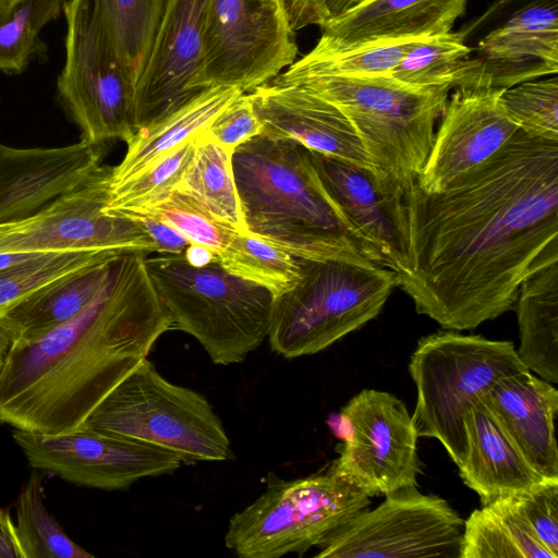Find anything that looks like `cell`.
<instances>
[{"label":"cell","mask_w":558,"mask_h":558,"mask_svg":"<svg viewBox=\"0 0 558 558\" xmlns=\"http://www.w3.org/2000/svg\"><path fill=\"white\" fill-rule=\"evenodd\" d=\"M232 169L248 235L301 258L366 256L304 146L259 134L234 148Z\"/></svg>","instance_id":"obj_3"},{"label":"cell","mask_w":558,"mask_h":558,"mask_svg":"<svg viewBox=\"0 0 558 558\" xmlns=\"http://www.w3.org/2000/svg\"><path fill=\"white\" fill-rule=\"evenodd\" d=\"M118 251L43 253L0 272V315L46 284L90 264L113 258Z\"/></svg>","instance_id":"obj_36"},{"label":"cell","mask_w":558,"mask_h":558,"mask_svg":"<svg viewBox=\"0 0 558 558\" xmlns=\"http://www.w3.org/2000/svg\"><path fill=\"white\" fill-rule=\"evenodd\" d=\"M62 12L64 64L57 81L58 98L81 130V140L101 147L129 142L133 126L134 86L109 36L99 0H65Z\"/></svg>","instance_id":"obj_10"},{"label":"cell","mask_w":558,"mask_h":558,"mask_svg":"<svg viewBox=\"0 0 558 558\" xmlns=\"http://www.w3.org/2000/svg\"><path fill=\"white\" fill-rule=\"evenodd\" d=\"M207 3L208 0H167L148 60L134 85L135 132L203 90Z\"/></svg>","instance_id":"obj_17"},{"label":"cell","mask_w":558,"mask_h":558,"mask_svg":"<svg viewBox=\"0 0 558 558\" xmlns=\"http://www.w3.org/2000/svg\"><path fill=\"white\" fill-rule=\"evenodd\" d=\"M194 151L175 190L192 197L217 223L247 234L232 169L233 150L208 129L194 137Z\"/></svg>","instance_id":"obj_28"},{"label":"cell","mask_w":558,"mask_h":558,"mask_svg":"<svg viewBox=\"0 0 558 558\" xmlns=\"http://www.w3.org/2000/svg\"><path fill=\"white\" fill-rule=\"evenodd\" d=\"M520 345L517 353L529 371L558 383V260L531 276L517 295Z\"/></svg>","instance_id":"obj_26"},{"label":"cell","mask_w":558,"mask_h":558,"mask_svg":"<svg viewBox=\"0 0 558 558\" xmlns=\"http://www.w3.org/2000/svg\"><path fill=\"white\" fill-rule=\"evenodd\" d=\"M242 92L235 87L203 89L165 118L135 132L122 161L111 168L109 189L143 173L180 144L207 130Z\"/></svg>","instance_id":"obj_25"},{"label":"cell","mask_w":558,"mask_h":558,"mask_svg":"<svg viewBox=\"0 0 558 558\" xmlns=\"http://www.w3.org/2000/svg\"><path fill=\"white\" fill-rule=\"evenodd\" d=\"M471 52L460 31L428 37L415 45L388 74L414 87H456L462 61Z\"/></svg>","instance_id":"obj_35"},{"label":"cell","mask_w":558,"mask_h":558,"mask_svg":"<svg viewBox=\"0 0 558 558\" xmlns=\"http://www.w3.org/2000/svg\"><path fill=\"white\" fill-rule=\"evenodd\" d=\"M117 256L74 270L11 307L4 315L20 328L17 340L37 339L75 317L99 292Z\"/></svg>","instance_id":"obj_27"},{"label":"cell","mask_w":558,"mask_h":558,"mask_svg":"<svg viewBox=\"0 0 558 558\" xmlns=\"http://www.w3.org/2000/svg\"><path fill=\"white\" fill-rule=\"evenodd\" d=\"M425 38L372 43L337 47L317 41L301 59L295 60L283 77L295 76H368L388 75L402 58Z\"/></svg>","instance_id":"obj_30"},{"label":"cell","mask_w":558,"mask_h":558,"mask_svg":"<svg viewBox=\"0 0 558 558\" xmlns=\"http://www.w3.org/2000/svg\"><path fill=\"white\" fill-rule=\"evenodd\" d=\"M504 88L458 87L448 98L433 146L416 179L425 192H441L481 166L520 130L507 116Z\"/></svg>","instance_id":"obj_18"},{"label":"cell","mask_w":558,"mask_h":558,"mask_svg":"<svg viewBox=\"0 0 558 558\" xmlns=\"http://www.w3.org/2000/svg\"><path fill=\"white\" fill-rule=\"evenodd\" d=\"M189 140L137 177L109 189L107 211L135 209L157 202L175 190L194 151Z\"/></svg>","instance_id":"obj_39"},{"label":"cell","mask_w":558,"mask_h":558,"mask_svg":"<svg viewBox=\"0 0 558 558\" xmlns=\"http://www.w3.org/2000/svg\"><path fill=\"white\" fill-rule=\"evenodd\" d=\"M315 171L363 253L393 269L400 256V239L389 206L368 169L311 151Z\"/></svg>","instance_id":"obj_23"},{"label":"cell","mask_w":558,"mask_h":558,"mask_svg":"<svg viewBox=\"0 0 558 558\" xmlns=\"http://www.w3.org/2000/svg\"><path fill=\"white\" fill-rule=\"evenodd\" d=\"M314 0H284L288 13L291 20V24L294 31L298 29V25Z\"/></svg>","instance_id":"obj_46"},{"label":"cell","mask_w":558,"mask_h":558,"mask_svg":"<svg viewBox=\"0 0 558 558\" xmlns=\"http://www.w3.org/2000/svg\"><path fill=\"white\" fill-rule=\"evenodd\" d=\"M277 78L310 89L345 116L360 137L389 209L416 182L451 89L414 87L389 75Z\"/></svg>","instance_id":"obj_4"},{"label":"cell","mask_w":558,"mask_h":558,"mask_svg":"<svg viewBox=\"0 0 558 558\" xmlns=\"http://www.w3.org/2000/svg\"><path fill=\"white\" fill-rule=\"evenodd\" d=\"M12 435L32 468L105 490L126 489L183 463L166 449L85 426L61 435L14 428Z\"/></svg>","instance_id":"obj_16"},{"label":"cell","mask_w":558,"mask_h":558,"mask_svg":"<svg viewBox=\"0 0 558 558\" xmlns=\"http://www.w3.org/2000/svg\"><path fill=\"white\" fill-rule=\"evenodd\" d=\"M459 558H556L529 531L505 498L464 520Z\"/></svg>","instance_id":"obj_29"},{"label":"cell","mask_w":558,"mask_h":558,"mask_svg":"<svg viewBox=\"0 0 558 558\" xmlns=\"http://www.w3.org/2000/svg\"><path fill=\"white\" fill-rule=\"evenodd\" d=\"M82 426L166 449L185 464L234 459L230 439L207 398L167 380L147 357Z\"/></svg>","instance_id":"obj_7"},{"label":"cell","mask_w":558,"mask_h":558,"mask_svg":"<svg viewBox=\"0 0 558 558\" xmlns=\"http://www.w3.org/2000/svg\"><path fill=\"white\" fill-rule=\"evenodd\" d=\"M0 558H24L10 514L0 509Z\"/></svg>","instance_id":"obj_43"},{"label":"cell","mask_w":558,"mask_h":558,"mask_svg":"<svg viewBox=\"0 0 558 558\" xmlns=\"http://www.w3.org/2000/svg\"><path fill=\"white\" fill-rule=\"evenodd\" d=\"M101 147L82 140L53 148L0 143V225L27 218L102 172Z\"/></svg>","instance_id":"obj_20"},{"label":"cell","mask_w":558,"mask_h":558,"mask_svg":"<svg viewBox=\"0 0 558 558\" xmlns=\"http://www.w3.org/2000/svg\"><path fill=\"white\" fill-rule=\"evenodd\" d=\"M468 2L368 0L325 21L319 40L347 47L446 34L464 14Z\"/></svg>","instance_id":"obj_22"},{"label":"cell","mask_w":558,"mask_h":558,"mask_svg":"<svg viewBox=\"0 0 558 558\" xmlns=\"http://www.w3.org/2000/svg\"><path fill=\"white\" fill-rule=\"evenodd\" d=\"M480 399L527 462L543 477L558 480L557 388L525 369L498 378Z\"/></svg>","instance_id":"obj_21"},{"label":"cell","mask_w":558,"mask_h":558,"mask_svg":"<svg viewBox=\"0 0 558 558\" xmlns=\"http://www.w3.org/2000/svg\"><path fill=\"white\" fill-rule=\"evenodd\" d=\"M16 501V534L24 558H94L74 543L45 506L39 470L34 469Z\"/></svg>","instance_id":"obj_32"},{"label":"cell","mask_w":558,"mask_h":558,"mask_svg":"<svg viewBox=\"0 0 558 558\" xmlns=\"http://www.w3.org/2000/svg\"><path fill=\"white\" fill-rule=\"evenodd\" d=\"M300 277L275 296L268 339L287 359L327 349L375 318L395 287V272L366 256L296 257Z\"/></svg>","instance_id":"obj_6"},{"label":"cell","mask_w":558,"mask_h":558,"mask_svg":"<svg viewBox=\"0 0 558 558\" xmlns=\"http://www.w3.org/2000/svg\"><path fill=\"white\" fill-rule=\"evenodd\" d=\"M116 215L138 222L154 241L156 252L159 254L179 255L190 245V242L181 233L160 220L134 213Z\"/></svg>","instance_id":"obj_42"},{"label":"cell","mask_w":558,"mask_h":558,"mask_svg":"<svg viewBox=\"0 0 558 558\" xmlns=\"http://www.w3.org/2000/svg\"><path fill=\"white\" fill-rule=\"evenodd\" d=\"M284 0H208L201 86L248 93L296 60Z\"/></svg>","instance_id":"obj_11"},{"label":"cell","mask_w":558,"mask_h":558,"mask_svg":"<svg viewBox=\"0 0 558 558\" xmlns=\"http://www.w3.org/2000/svg\"><path fill=\"white\" fill-rule=\"evenodd\" d=\"M463 424L465 454L459 474L482 506L548 480L527 462L480 398L465 412Z\"/></svg>","instance_id":"obj_24"},{"label":"cell","mask_w":558,"mask_h":558,"mask_svg":"<svg viewBox=\"0 0 558 558\" xmlns=\"http://www.w3.org/2000/svg\"><path fill=\"white\" fill-rule=\"evenodd\" d=\"M13 0H0V15L7 11Z\"/></svg>","instance_id":"obj_47"},{"label":"cell","mask_w":558,"mask_h":558,"mask_svg":"<svg viewBox=\"0 0 558 558\" xmlns=\"http://www.w3.org/2000/svg\"><path fill=\"white\" fill-rule=\"evenodd\" d=\"M111 168L34 215L0 225V253L66 251L156 252L138 222L108 213Z\"/></svg>","instance_id":"obj_15"},{"label":"cell","mask_w":558,"mask_h":558,"mask_svg":"<svg viewBox=\"0 0 558 558\" xmlns=\"http://www.w3.org/2000/svg\"><path fill=\"white\" fill-rule=\"evenodd\" d=\"M147 255L120 253L75 317L37 339L15 341L0 369V422L45 435L74 432L147 357L171 329Z\"/></svg>","instance_id":"obj_2"},{"label":"cell","mask_w":558,"mask_h":558,"mask_svg":"<svg viewBox=\"0 0 558 558\" xmlns=\"http://www.w3.org/2000/svg\"><path fill=\"white\" fill-rule=\"evenodd\" d=\"M500 104L512 122L527 135L558 141L557 75L504 88Z\"/></svg>","instance_id":"obj_38"},{"label":"cell","mask_w":558,"mask_h":558,"mask_svg":"<svg viewBox=\"0 0 558 558\" xmlns=\"http://www.w3.org/2000/svg\"><path fill=\"white\" fill-rule=\"evenodd\" d=\"M343 442L329 472L368 497L416 486L417 432L403 401L363 389L341 409Z\"/></svg>","instance_id":"obj_13"},{"label":"cell","mask_w":558,"mask_h":558,"mask_svg":"<svg viewBox=\"0 0 558 558\" xmlns=\"http://www.w3.org/2000/svg\"><path fill=\"white\" fill-rule=\"evenodd\" d=\"M369 497L331 475H267L266 490L229 521L225 544L242 558L302 556L368 509Z\"/></svg>","instance_id":"obj_9"},{"label":"cell","mask_w":558,"mask_h":558,"mask_svg":"<svg viewBox=\"0 0 558 558\" xmlns=\"http://www.w3.org/2000/svg\"><path fill=\"white\" fill-rule=\"evenodd\" d=\"M20 335L16 324L7 315H0V369Z\"/></svg>","instance_id":"obj_44"},{"label":"cell","mask_w":558,"mask_h":558,"mask_svg":"<svg viewBox=\"0 0 558 558\" xmlns=\"http://www.w3.org/2000/svg\"><path fill=\"white\" fill-rule=\"evenodd\" d=\"M397 287L447 330L511 310L522 282L558 260V141L519 130L441 192L413 183L391 205Z\"/></svg>","instance_id":"obj_1"},{"label":"cell","mask_w":558,"mask_h":558,"mask_svg":"<svg viewBox=\"0 0 558 558\" xmlns=\"http://www.w3.org/2000/svg\"><path fill=\"white\" fill-rule=\"evenodd\" d=\"M167 0H99L102 19L130 82L148 60Z\"/></svg>","instance_id":"obj_31"},{"label":"cell","mask_w":558,"mask_h":558,"mask_svg":"<svg viewBox=\"0 0 558 558\" xmlns=\"http://www.w3.org/2000/svg\"><path fill=\"white\" fill-rule=\"evenodd\" d=\"M108 213H134L155 218L177 230L190 244L202 245L217 256L236 233L217 223L192 197L178 190L140 208Z\"/></svg>","instance_id":"obj_37"},{"label":"cell","mask_w":558,"mask_h":558,"mask_svg":"<svg viewBox=\"0 0 558 558\" xmlns=\"http://www.w3.org/2000/svg\"><path fill=\"white\" fill-rule=\"evenodd\" d=\"M525 369L510 341L453 330L421 338L409 363L418 437L437 439L459 465L465 454V412L498 378Z\"/></svg>","instance_id":"obj_8"},{"label":"cell","mask_w":558,"mask_h":558,"mask_svg":"<svg viewBox=\"0 0 558 558\" xmlns=\"http://www.w3.org/2000/svg\"><path fill=\"white\" fill-rule=\"evenodd\" d=\"M504 498L531 534L558 558V480H545Z\"/></svg>","instance_id":"obj_40"},{"label":"cell","mask_w":558,"mask_h":558,"mask_svg":"<svg viewBox=\"0 0 558 558\" xmlns=\"http://www.w3.org/2000/svg\"><path fill=\"white\" fill-rule=\"evenodd\" d=\"M466 44L458 87L509 88L557 75L558 0H496L460 29Z\"/></svg>","instance_id":"obj_12"},{"label":"cell","mask_w":558,"mask_h":558,"mask_svg":"<svg viewBox=\"0 0 558 558\" xmlns=\"http://www.w3.org/2000/svg\"><path fill=\"white\" fill-rule=\"evenodd\" d=\"M329 536L317 558H459L464 519L442 498L408 486L385 495Z\"/></svg>","instance_id":"obj_14"},{"label":"cell","mask_w":558,"mask_h":558,"mask_svg":"<svg viewBox=\"0 0 558 558\" xmlns=\"http://www.w3.org/2000/svg\"><path fill=\"white\" fill-rule=\"evenodd\" d=\"M183 256L193 266H204L218 262V256L215 253L197 244H190L183 252Z\"/></svg>","instance_id":"obj_45"},{"label":"cell","mask_w":558,"mask_h":558,"mask_svg":"<svg viewBox=\"0 0 558 558\" xmlns=\"http://www.w3.org/2000/svg\"><path fill=\"white\" fill-rule=\"evenodd\" d=\"M208 131L218 143L232 150L262 134V125L248 93H242L233 99L211 122Z\"/></svg>","instance_id":"obj_41"},{"label":"cell","mask_w":558,"mask_h":558,"mask_svg":"<svg viewBox=\"0 0 558 558\" xmlns=\"http://www.w3.org/2000/svg\"><path fill=\"white\" fill-rule=\"evenodd\" d=\"M262 134L293 141L311 151L371 171L357 133L331 102L310 89L277 77L248 92Z\"/></svg>","instance_id":"obj_19"},{"label":"cell","mask_w":558,"mask_h":558,"mask_svg":"<svg viewBox=\"0 0 558 558\" xmlns=\"http://www.w3.org/2000/svg\"><path fill=\"white\" fill-rule=\"evenodd\" d=\"M62 0H13L0 15V71L21 73L44 51L41 29L62 12Z\"/></svg>","instance_id":"obj_34"},{"label":"cell","mask_w":558,"mask_h":558,"mask_svg":"<svg viewBox=\"0 0 558 558\" xmlns=\"http://www.w3.org/2000/svg\"><path fill=\"white\" fill-rule=\"evenodd\" d=\"M147 256L146 268L171 329L194 337L215 364L240 363L266 339L275 299L268 289L217 262L193 266L183 253Z\"/></svg>","instance_id":"obj_5"},{"label":"cell","mask_w":558,"mask_h":558,"mask_svg":"<svg viewBox=\"0 0 558 558\" xmlns=\"http://www.w3.org/2000/svg\"><path fill=\"white\" fill-rule=\"evenodd\" d=\"M217 263L229 272L268 289L275 296L291 289L300 277L295 256L248 234L234 233Z\"/></svg>","instance_id":"obj_33"}]
</instances>
